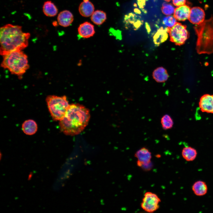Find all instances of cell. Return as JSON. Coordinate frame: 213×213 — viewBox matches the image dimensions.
<instances>
[{"label": "cell", "mask_w": 213, "mask_h": 213, "mask_svg": "<svg viewBox=\"0 0 213 213\" xmlns=\"http://www.w3.org/2000/svg\"><path fill=\"white\" fill-rule=\"evenodd\" d=\"M90 118L89 110L82 105H69L63 117L59 121L61 130L67 135L80 133L88 125Z\"/></svg>", "instance_id": "6da1fadb"}, {"label": "cell", "mask_w": 213, "mask_h": 213, "mask_svg": "<svg viewBox=\"0 0 213 213\" xmlns=\"http://www.w3.org/2000/svg\"><path fill=\"white\" fill-rule=\"evenodd\" d=\"M30 34L23 32L22 26L9 24L0 29V53L4 56L11 52L22 50L28 45Z\"/></svg>", "instance_id": "7a4b0ae2"}, {"label": "cell", "mask_w": 213, "mask_h": 213, "mask_svg": "<svg viewBox=\"0 0 213 213\" xmlns=\"http://www.w3.org/2000/svg\"><path fill=\"white\" fill-rule=\"evenodd\" d=\"M197 39L196 49L199 54L213 53V17L194 27Z\"/></svg>", "instance_id": "3957f363"}, {"label": "cell", "mask_w": 213, "mask_h": 213, "mask_svg": "<svg viewBox=\"0 0 213 213\" xmlns=\"http://www.w3.org/2000/svg\"><path fill=\"white\" fill-rule=\"evenodd\" d=\"M3 56L1 66L20 78L29 68L28 57L22 50L13 51Z\"/></svg>", "instance_id": "277c9868"}, {"label": "cell", "mask_w": 213, "mask_h": 213, "mask_svg": "<svg viewBox=\"0 0 213 213\" xmlns=\"http://www.w3.org/2000/svg\"><path fill=\"white\" fill-rule=\"evenodd\" d=\"M46 101L50 114L55 121H60L63 117L70 105L65 96L49 95Z\"/></svg>", "instance_id": "5b68a950"}, {"label": "cell", "mask_w": 213, "mask_h": 213, "mask_svg": "<svg viewBox=\"0 0 213 213\" xmlns=\"http://www.w3.org/2000/svg\"><path fill=\"white\" fill-rule=\"evenodd\" d=\"M168 32L170 41L177 46L184 44L189 36L186 26L179 22L171 28H168Z\"/></svg>", "instance_id": "8992f818"}, {"label": "cell", "mask_w": 213, "mask_h": 213, "mask_svg": "<svg viewBox=\"0 0 213 213\" xmlns=\"http://www.w3.org/2000/svg\"><path fill=\"white\" fill-rule=\"evenodd\" d=\"M161 200L156 193L151 192H146L141 204V208L148 213H153L159 208Z\"/></svg>", "instance_id": "52a82bcc"}, {"label": "cell", "mask_w": 213, "mask_h": 213, "mask_svg": "<svg viewBox=\"0 0 213 213\" xmlns=\"http://www.w3.org/2000/svg\"><path fill=\"white\" fill-rule=\"evenodd\" d=\"M134 156L137 159V164L138 167L145 170L151 169L152 155L148 149L145 147L140 148L135 152Z\"/></svg>", "instance_id": "ba28073f"}, {"label": "cell", "mask_w": 213, "mask_h": 213, "mask_svg": "<svg viewBox=\"0 0 213 213\" xmlns=\"http://www.w3.org/2000/svg\"><path fill=\"white\" fill-rule=\"evenodd\" d=\"M205 12L202 8L194 7L191 9L188 20L192 23L199 25L205 20Z\"/></svg>", "instance_id": "9c48e42d"}, {"label": "cell", "mask_w": 213, "mask_h": 213, "mask_svg": "<svg viewBox=\"0 0 213 213\" xmlns=\"http://www.w3.org/2000/svg\"><path fill=\"white\" fill-rule=\"evenodd\" d=\"M199 106L203 112L213 113V95L205 94L201 98Z\"/></svg>", "instance_id": "30bf717a"}, {"label": "cell", "mask_w": 213, "mask_h": 213, "mask_svg": "<svg viewBox=\"0 0 213 213\" xmlns=\"http://www.w3.org/2000/svg\"><path fill=\"white\" fill-rule=\"evenodd\" d=\"M78 31L79 36L84 38H90L95 33L93 25L88 22L81 24L78 28Z\"/></svg>", "instance_id": "8fae6325"}, {"label": "cell", "mask_w": 213, "mask_h": 213, "mask_svg": "<svg viewBox=\"0 0 213 213\" xmlns=\"http://www.w3.org/2000/svg\"><path fill=\"white\" fill-rule=\"evenodd\" d=\"M57 20L59 25L66 27L71 24L73 21L74 18L72 14L70 11L64 10L59 13Z\"/></svg>", "instance_id": "7c38bea8"}, {"label": "cell", "mask_w": 213, "mask_h": 213, "mask_svg": "<svg viewBox=\"0 0 213 213\" xmlns=\"http://www.w3.org/2000/svg\"><path fill=\"white\" fill-rule=\"evenodd\" d=\"M191 9L188 6L184 4L175 9L174 16L179 21H184L188 19Z\"/></svg>", "instance_id": "4fadbf2b"}, {"label": "cell", "mask_w": 213, "mask_h": 213, "mask_svg": "<svg viewBox=\"0 0 213 213\" xmlns=\"http://www.w3.org/2000/svg\"><path fill=\"white\" fill-rule=\"evenodd\" d=\"M93 4L89 0H83L80 5L79 11L83 16L87 17L92 15L94 12Z\"/></svg>", "instance_id": "5bb4252c"}, {"label": "cell", "mask_w": 213, "mask_h": 213, "mask_svg": "<svg viewBox=\"0 0 213 213\" xmlns=\"http://www.w3.org/2000/svg\"><path fill=\"white\" fill-rule=\"evenodd\" d=\"M192 188L194 193L197 196H204L208 191L206 184L202 180H199L195 182L192 185Z\"/></svg>", "instance_id": "9a60e30c"}, {"label": "cell", "mask_w": 213, "mask_h": 213, "mask_svg": "<svg viewBox=\"0 0 213 213\" xmlns=\"http://www.w3.org/2000/svg\"><path fill=\"white\" fill-rule=\"evenodd\" d=\"M152 76L157 82L163 83L168 79L169 75L166 70L161 67L155 69L153 72Z\"/></svg>", "instance_id": "2e32d148"}, {"label": "cell", "mask_w": 213, "mask_h": 213, "mask_svg": "<svg viewBox=\"0 0 213 213\" xmlns=\"http://www.w3.org/2000/svg\"><path fill=\"white\" fill-rule=\"evenodd\" d=\"M22 128L23 132L26 134L31 135L36 133L37 130L38 126L35 121L29 119L24 122L22 125Z\"/></svg>", "instance_id": "e0dca14e"}, {"label": "cell", "mask_w": 213, "mask_h": 213, "mask_svg": "<svg viewBox=\"0 0 213 213\" xmlns=\"http://www.w3.org/2000/svg\"><path fill=\"white\" fill-rule=\"evenodd\" d=\"M43 11L44 14L46 16L53 17L57 14L58 10L53 2L51 1H47L43 4Z\"/></svg>", "instance_id": "ac0fdd59"}, {"label": "cell", "mask_w": 213, "mask_h": 213, "mask_svg": "<svg viewBox=\"0 0 213 213\" xmlns=\"http://www.w3.org/2000/svg\"><path fill=\"white\" fill-rule=\"evenodd\" d=\"M168 28H164L161 27L159 29L153 36L154 44L159 45L165 41L168 38Z\"/></svg>", "instance_id": "d6986e66"}, {"label": "cell", "mask_w": 213, "mask_h": 213, "mask_svg": "<svg viewBox=\"0 0 213 213\" xmlns=\"http://www.w3.org/2000/svg\"><path fill=\"white\" fill-rule=\"evenodd\" d=\"M197 153L194 148L190 146H185L183 148L182 155L183 158L187 161H192L197 157Z\"/></svg>", "instance_id": "ffe728a7"}, {"label": "cell", "mask_w": 213, "mask_h": 213, "mask_svg": "<svg viewBox=\"0 0 213 213\" xmlns=\"http://www.w3.org/2000/svg\"><path fill=\"white\" fill-rule=\"evenodd\" d=\"M106 19V13L100 10H97L93 12L91 15V20L92 22L97 25L103 24Z\"/></svg>", "instance_id": "44dd1931"}, {"label": "cell", "mask_w": 213, "mask_h": 213, "mask_svg": "<svg viewBox=\"0 0 213 213\" xmlns=\"http://www.w3.org/2000/svg\"><path fill=\"white\" fill-rule=\"evenodd\" d=\"M161 123L162 128L164 130L171 129L173 125V121L171 116L168 114L164 115L161 118Z\"/></svg>", "instance_id": "7402d4cb"}, {"label": "cell", "mask_w": 213, "mask_h": 213, "mask_svg": "<svg viewBox=\"0 0 213 213\" xmlns=\"http://www.w3.org/2000/svg\"><path fill=\"white\" fill-rule=\"evenodd\" d=\"M161 9L163 13L167 16L174 14L175 9L172 5L167 3H163Z\"/></svg>", "instance_id": "603a6c76"}, {"label": "cell", "mask_w": 213, "mask_h": 213, "mask_svg": "<svg viewBox=\"0 0 213 213\" xmlns=\"http://www.w3.org/2000/svg\"><path fill=\"white\" fill-rule=\"evenodd\" d=\"M177 20L174 16L170 15L164 17L162 22L163 24L167 28H171L177 23Z\"/></svg>", "instance_id": "cb8c5ba5"}, {"label": "cell", "mask_w": 213, "mask_h": 213, "mask_svg": "<svg viewBox=\"0 0 213 213\" xmlns=\"http://www.w3.org/2000/svg\"><path fill=\"white\" fill-rule=\"evenodd\" d=\"M186 0H172L173 5L178 7L185 4Z\"/></svg>", "instance_id": "d4e9b609"}, {"label": "cell", "mask_w": 213, "mask_h": 213, "mask_svg": "<svg viewBox=\"0 0 213 213\" xmlns=\"http://www.w3.org/2000/svg\"><path fill=\"white\" fill-rule=\"evenodd\" d=\"M146 0H137L138 3L139 7L141 8H143L145 4Z\"/></svg>", "instance_id": "484cf974"}, {"label": "cell", "mask_w": 213, "mask_h": 213, "mask_svg": "<svg viewBox=\"0 0 213 213\" xmlns=\"http://www.w3.org/2000/svg\"><path fill=\"white\" fill-rule=\"evenodd\" d=\"M53 25H54V26H57V22H56V21H54V22H53Z\"/></svg>", "instance_id": "4316f807"}, {"label": "cell", "mask_w": 213, "mask_h": 213, "mask_svg": "<svg viewBox=\"0 0 213 213\" xmlns=\"http://www.w3.org/2000/svg\"><path fill=\"white\" fill-rule=\"evenodd\" d=\"M164 0L165 1L167 2H169L171 0Z\"/></svg>", "instance_id": "83f0119b"}]
</instances>
